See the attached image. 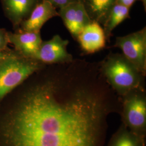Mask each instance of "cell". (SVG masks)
Segmentation results:
<instances>
[{"label":"cell","instance_id":"cell-10","mask_svg":"<svg viewBox=\"0 0 146 146\" xmlns=\"http://www.w3.org/2000/svg\"><path fill=\"white\" fill-rule=\"evenodd\" d=\"M84 52L92 54L104 48L106 38L99 23L92 21L79 33L76 40Z\"/></svg>","mask_w":146,"mask_h":146},{"label":"cell","instance_id":"cell-2","mask_svg":"<svg viewBox=\"0 0 146 146\" xmlns=\"http://www.w3.org/2000/svg\"><path fill=\"white\" fill-rule=\"evenodd\" d=\"M46 64L24 57L15 49L0 52V103L5 96Z\"/></svg>","mask_w":146,"mask_h":146},{"label":"cell","instance_id":"cell-4","mask_svg":"<svg viewBox=\"0 0 146 146\" xmlns=\"http://www.w3.org/2000/svg\"><path fill=\"white\" fill-rule=\"evenodd\" d=\"M114 47L121 50L122 55L142 75H146V27L125 36L117 37Z\"/></svg>","mask_w":146,"mask_h":146},{"label":"cell","instance_id":"cell-14","mask_svg":"<svg viewBox=\"0 0 146 146\" xmlns=\"http://www.w3.org/2000/svg\"><path fill=\"white\" fill-rule=\"evenodd\" d=\"M142 138L124 128L115 135L110 146H143Z\"/></svg>","mask_w":146,"mask_h":146},{"label":"cell","instance_id":"cell-17","mask_svg":"<svg viewBox=\"0 0 146 146\" xmlns=\"http://www.w3.org/2000/svg\"><path fill=\"white\" fill-rule=\"evenodd\" d=\"M136 1H138V0H116V3L122 5L125 7H127L131 8V6L133 5V4Z\"/></svg>","mask_w":146,"mask_h":146},{"label":"cell","instance_id":"cell-7","mask_svg":"<svg viewBox=\"0 0 146 146\" xmlns=\"http://www.w3.org/2000/svg\"><path fill=\"white\" fill-rule=\"evenodd\" d=\"M58 13L64 26L75 40L84 27L92 22L84 5L79 1L74 2L59 9Z\"/></svg>","mask_w":146,"mask_h":146},{"label":"cell","instance_id":"cell-9","mask_svg":"<svg viewBox=\"0 0 146 146\" xmlns=\"http://www.w3.org/2000/svg\"><path fill=\"white\" fill-rule=\"evenodd\" d=\"M56 16H58L56 8L47 1L42 0L28 17L22 22L18 31L19 32H40L44 23Z\"/></svg>","mask_w":146,"mask_h":146},{"label":"cell","instance_id":"cell-8","mask_svg":"<svg viewBox=\"0 0 146 146\" xmlns=\"http://www.w3.org/2000/svg\"><path fill=\"white\" fill-rule=\"evenodd\" d=\"M42 0H1L5 17L15 30L18 31L22 22L30 15Z\"/></svg>","mask_w":146,"mask_h":146},{"label":"cell","instance_id":"cell-16","mask_svg":"<svg viewBox=\"0 0 146 146\" xmlns=\"http://www.w3.org/2000/svg\"><path fill=\"white\" fill-rule=\"evenodd\" d=\"M51 3L55 8H61L66 5H68L74 2L78 1V0H46Z\"/></svg>","mask_w":146,"mask_h":146},{"label":"cell","instance_id":"cell-5","mask_svg":"<svg viewBox=\"0 0 146 146\" xmlns=\"http://www.w3.org/2000/svg\"><path fill=\"white\" fill-rule=\"evenodd\" d=\"M140 90L131 92L125 95L123 102V115L130 131L141 137L146 125V101Z\"/></svg>","mask_w":146,"mask_h":146},{"label":"cell","instance_id":"cell-6","mask_svg":"<svg viewBox=\"0 0 146 146\" xmlns=\"http://www.w3.org/2000/svg\"><path fill=\"white\" fill-rule=\"evenodd\" d=\"M68 40H64L55 35L46 41H42L34 59L44 64H58L71 62L73 56L68 52Z\"/></svg>","mask_w":146,"mask_h":146},{"label":"cell","instance_id":"cell-3","mask_svg":"<svg viewBox=\"0 0 146 146\" xmlns=\"http://www.w3.org/2000/svg\"><path fill=\"white\" fill-rule=\"evenodd\" d=\"M103 77L118 94L125 96L142 89V75L127 58L120 54H110L100 63Z\"/></svg>","mask_w":146,"mask_h":146},{"label":"cell","instance_id":"cell-13","mask_svg":"<svg viewBox=\"0 0 146 146\" xmlns=\"http://www.w3.org/2000/svg\"><path fill=\"white\" fill-rule=\"evenodd\" d=\"M129 8L116 3L112 7L108 17L103 25L107 41L109 42L113 31L121 23L129 17Z\"/></svg>","mask_w":146,"mask_h":146},{"label":"cell","instance_id":"cell-15","mask_svg":"<svg viewBox=\"0 0 146 146\" xmlns=\"http://www.w3.org/2000/svg\"><path fill=\"white\" fill-rule=\"evenodd\" d=\"M8 31L5 29L0 28V52L8 49Z\"/></svg>","mask_w":146,"mask_h":146},{"label":"cell","instance_id":"cell-12","mask_svg":"<svg viewBox=\"0 0 146 146\" xmlns=\"http://www.w3.org/2000/svg\"><path fill=\"white\" fill-rule=\"evenodd\" d=\"M90 20L104 25L116 0H78Z\"/></svg>","mask_w":146,"mask_h":146},{"label":"cell","instance_id":"cell-1","mask_svg":"<svg viewBox=\"0 0 146 146\" xmlns=\"http://www.w3.org/2000/svg\"><path fill=\"white\" fill-rule=\"evenodd\" d=\"M0 120V146H98L106 107L99 67L58 64Z\"/></svg>","mask_w":146,"mask_h":146},{"label":"cell","instance_id":"cell-11","mask_svg":"<svg viewBox=\"0 0 146 146\" xmlns=\"http://www.w3.org/2000/svg\"><path fill=\"white\" fill-rule=\"evenodd\" d=\"M9 43L14 47V49L22 56L33 58L42 42L40 32L8 31Z\"/></svg>","mask_w":146,"mask_h":146}]
</instances>
